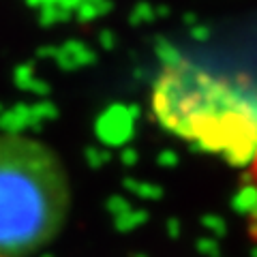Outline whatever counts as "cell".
Instances as JSON below:
<instances>
[{"instance_id":"3957f363","label":"cell","mask_w":257,"mask_h":257,"mask_svg":"<svg viewBox=\"0 0 257 257\" xmlns=\"http://www.w3.org/2000/svg\"><path fill=\"white\" fill-rule=\"evenodd\" d=\"M246 229H248V236L251 240L257 244V197L251 206V210H248V221H246Z\"/></svg>"},{"instance_id":"7a4b0ae2","label":"cell","mask_w":257,"mask_h":257,"mask_svg":"<svg viewBox=\"0 0 257 257\" xmlns=\"http://www.w3.org/2000/svg\"><path fill=\"white\" fill-rule=\"evenodd\" d=\"M71 182L52 146L0 133V257H30L67 225Z\"/></svg>"},{"instance_id":"6da1fadb","label":"cell","mask_w":257,"mask_h":257,"mask_svg":"<svg viewBox=\"0 0 257 257\" xmlns=\"http://www.w3.org/2000/svg\"><path fill=\"white\" fill-rule=\"evenodd\" d=\"M150 105L176 138L234 165L257 161V88L242 75L174 60L152 84Z\"/></svg>"}]
</instances>
